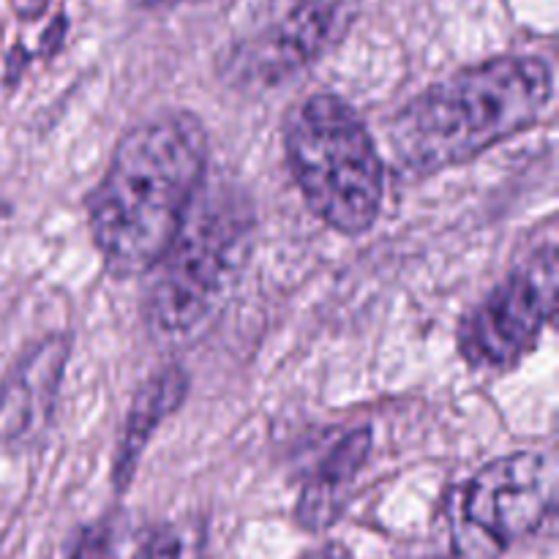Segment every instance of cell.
<instances>
[{
  "mask_svg": "<svg viewBox=\"0 0 559 559\" xmlns=\"http://www.w3.org/2000/svg\"><path fill=\"white\" fill-rule=\"evenodd\" d=\"M207 131L191 112H164L129 131L87 200V227L118 278L156 267L207 175Z\"/></svg>",
  "mask_w": 559,
  "mask_h": 559,
  "instance_id": "obj_1",
  "label": "cell"
},
{
  "mask_svg": "<svg viewBox=\"0 0 559 559\" xmlns=\"http://www.w3.org/2000/svg\"><path fill=\"white\" fill-rule=\"evenodd\" d=\"M551 96V66L535 55H502L467 66L393 115L391 156L404 175L459 167L538 123Z\"/></svg>",
  "mask_w": 559,
  "mask_h": 559,
  "instance_id": "obj_2",
  "label": "cell"
},
{
  "mask_svg": "<svg viewBox=\"0 0 559 559\" xmlns=\"http://www.w3.org/2000/svg\"><path fill=\"white\" fill-rule=\"evenodd\" d=\"M254 202L246 191L202 183L183 227L151 271L142 314L153 336L186 342L216 317L254 251Z\"/></svg>",
  "mask_w": 559,
  "mask_h": 559,
  "instance_id": "obj_3",
  "label": "cell"
},
{
  "mask_svg": "<svg viewBox=\"0 0 559 559\" xmlns=\"http://www.w3.org/2000/svg\"><path fill=\"white\" fill-rule=\"evenodd\" d=\"M284 156L309 211L342 235H364L385 200V164L349 102L311 93L284 120Z\"/></svg>",
  "mask_w": 559,
  "mask_h": 559,
  "instance_id": "obj_4",
  "label": "cell"
},
{
  "mask_svg": "<svg viewBox=\"0 0 559 559\" xmlns=\"http://www.w3.org/2000/svg\"><path fill=\"white\" fill-rule=\"evenodd\" d=\"M364 0H262L224 49V80L262 93L287 85L344 41Z\"/></svg>",
  "mask_w": 559,
  "mask_h": 559,
  "instance_id": "obj_5",
  "label": "cell"
},
{
  "mask_svg": "<svg viewBox=\"0 0 559 559\" xmlns=\"http://www.w3.org/2000/svg\"><path fill=\"white\" fill-rule=\"evenodd\" d=\"M557 284V249L546 243L464 317L456 333L464 364L491 374L516 369L555 322Z\"/></svg>",
  "mask_w": 559,
  "mask_h": 559,
  "instance_id": "obj_6",
  "label": "cell"
},
{
  "mask_svg": "<svg viewBox=\"0 0 559 559\" xmlns=\"http://www.w3.org/2000/svg\"><path fill=\"white\" fill-rule=\"evenodd\" d=\"M557 500L555 456L519 451L484 464L459 497V522L473 544L467 559H491L533 535Z\"/></svg>",
  "mask_w": 559,
  "mask_h": 559,
  "instance_id": "obj_7",
  "label": "cell"
},
{
  "mask_svg": "<svg viewBox=\"0 0 559 559\" xmlns=\"http://www.w3.org/2000/svg\"><path fill=\"white\" fill-rule=\"evenodd\" d=\"M69 353V338L52 333L16 358L0 382V445H31L47 429Z\"/></svg>",
  "mask_w": 559,
  "mask_h": 559,
  "instance_id": "obj_8",
  "label": "cell"
},
{
  "mask_svg": "<svg viewBox=\"0 0 559 559\" xmlns=\"http://www.w3.org/2000/svg\"><path fill=\"white\" fill-rule=\"evenodd\" d=\"M369 453V426L344 431L331 445L322 448L320 459L311 464L309 475L304 478L298 506H295V519L300 527L320 533L342 516L349 502V491H353Z\"/></svg>",
  "mask_w": 559,
  "mask_h": 559,
  "instance_id": "obj_9",
  "label": "cell"
},
{
  "mask_svg": "<svg viewBox=\"0 0 559 559\" xmlns=\"http://www.w3.org/2000/svg\"><path fill=\"white\" fill-rule=\"evenodd\" d=\"M189 396V374L178 364L164 366L156 374L147 377L145 385L136 391L126 415L123 431H120L118 448H115L112 462V484L123 491L134 480L140 459L145 453L147 442L153 440L158 426L180 409V404Z\"/></svg>",
  "mask_w": 559,
  "mask_h": 559,
  "instance_id": "obj_10",
  "label": "cell"
},
{
  "mask_svg": "<svg viewBox=\"0 0 559 559\" xmlns=\"http://www.w3.org/2000/svg\"><path fill=\"white\" fill-rule=\"evenodd\" d=\"M207 524L186 516L167 524L153 535L145 559H205Z\"/></svg>",
  "mask_w": 559,
  "mask_h": 559,
  "instance_id": "obj_11",
  "label": "cell"
},
{
  "mask_svg": "<svg viewBox=\"0 0 559 559\" xmlns=\"http://www.w3.org/2000/svg\"><path fill=\"white\" fill-rule=\"evenodd\" d=\"M112 555V538H109V530L104 524L96 527H87L80 533V540L71 549L69 559H109Z\"/></svg>",
  "mask_w": 559,
  "mask_h": 559,
  "instance_id": "obj_12",
  "label": "cell"
},
{
  "mask_svg": "<svg viewBox=\"0 0 559 559\" xmlns=\"http://www.w3.org/2000/svg\"><path fill=\"white\" fill-rule=\"evenodd\" d=\"M300 559H355V557L349 555V551L344 549V546L325 544V546H317V549L306 551V555L300 557Z\"/></svg>",
  "mask_w": 559,
  "mask_h": 559,
  "instance_id": "obj_13",
  "label": "cell"
},
{
  "mask_svg": "<svg viewBox=\"0 0 559 559\" xmlns=\"http://www.w3.org/2000/svg\"><path fill=\"white\" fill-rule=\"evenodd\" d=\"M147 5H180V3H200V0H145Z\"/></svg>",
  "mask_w": 559,
  "mask_h": 559,
  "instance_id": "obj_14",
  "label": "cell"
}]
</instances>
